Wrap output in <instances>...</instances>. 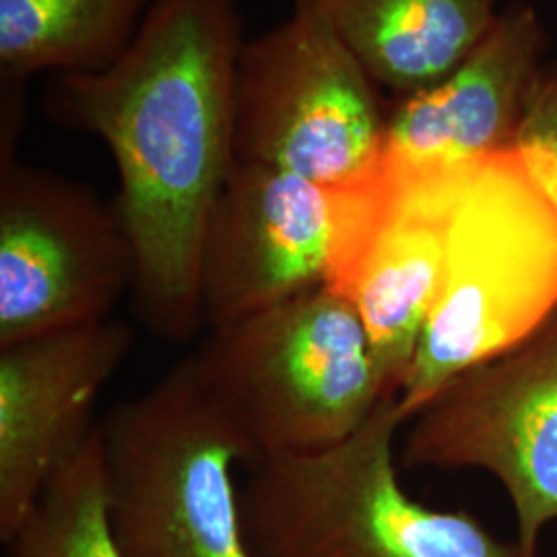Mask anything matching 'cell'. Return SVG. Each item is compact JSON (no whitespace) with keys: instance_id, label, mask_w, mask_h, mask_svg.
<instances>
[{"instance_id":"1","label":"cell","mask_w":557,"mask_h":557,"mask_svg":"<svg viewBox=\"0 0 557 557\" xmlns=\"http://www.w3.org/2000/svg\"><path fill=\"white\" fill-rule=\"evenodd\" d=\"M238 0H156L139 36L100 73L57 75L46 112L100 137L119 170V213L135 248V299L153 335L202 326L200 239L234 156L244 46Z\"/></svg>"},{"instance_id":"2","label":"cell","mask_w":557,"mask_h":557,"mask_svg":"<svg viewBox=\"0 0 557 557\" xmlns=\"http://www.w3.org/2000/svg\"><path fill=\"white\" fill-rule=\"evenodd\" d=\"M398 397L351 438L310 455L250 462L239 485L252 557H522L478 518L411 498L398 481Z\"/></svg>"},{"instance_id":"3","label":"cell","mask_w":557,"mask_h":557,"mask_svg":"<svg viewBox=\"0 0 557 557\" xmlns=\"http://www.w3.org/2000/svg\"><path fill=\"white\" fill-rule=\"evenodd\" d=\"M556 314V213L510 149L475 165L460 193L438 298L398 395L403 421Z\"/></svg>"},{"instance_id":"4","label":"cell","mask_w":557,"mask_h":557,"mask_svg":"<svg viewBox=\"0 0 557 557\" xmlns=\"http://www.w3.org/2000/svg\"><path fill=\"white\" fill-rule=\"evenodd\" d=\"M106 515L120 557H252L234 469L252 444L190 358L100 423Z\"/></svg>"},{"instance_id":"5","label":"cell","mask_w":557,"mask_h":557,"mask_svg":"<svg viewBox=\"0 0 557 557\" xmlns=\"http://www.w3.org/2000/svg\"><path fill=\"white\" fill-rule=\"evenodd\" d=\"M195 376L257 460L351 438L386 395L358 308L329 287L209 331Z\"/></svg>"},{"instance_id":"6","label":"cell","mask_w":557,"mask_h":557,"mask_svg":"<svg viewBox=\"0 0 557 557\" xmlns=\"http://www.w3.org/2000/svg\"><path fill=\"white\" fill-rule=\"evenodd\" d=\"M320 0L244 41L234 87V156L326 188L354 186L386 160L388 108Z\"/></svg>"},{"instance_id":"7","label":"cell","mask_w":557,"mask_h":557,"mask_svg":"<svg viewBox=\"0 0 557 557\" xmlns=\"http://www.w3.org/2000/svg\"><path fill=\"white\" fill-rule=\"evenodd\" d=\"M135 271L119 207L59 172L0 163V347L110 319Z\"/></svg>"},{"instance_id":"8","label":"cell","mask_w":557,"mask_h":557,"mask_svg":"<svg viewBox=\"0 0 557 557\" xmlns=\"http://www.w3.org/2000/svg\"><path fill=\"white\" fill-rule=\"evenodd\" d=\"M407 469H481L517 517L518 549L539 557L557 520V314L533 337L448 382L409 421Z\"/></svg>"},{"instance_id":"9","label":"cell","mask_w":557,"mask_h":557,"mask_svg":"<svg viewBox=\"0 0 557 557\" xmlns=\"http://www.w3.org/2000/svg\"><path fill=\"white\" fill-rule=\"evenodd\" d=\"M370 178L326 188L277 168L236 161L200 239L202 326L221 329L326 287Z\"/></svg>"},{"instance_id":"10","label":"cell","mask_w":557,"mask_h":557,"mask_svg":"<svg viewBox=\"0 0 557 557\" xmlns=\"http://www.w3.org/2000/svg\"><path fill=\"white\" fill-rule=\"evenodd\" d=\"M133 347L106 319L0 347V539L9 545L38 499L94 436V411Z\"/></svg>"},{"instance_id":"11","label":"cell","mask_w":557,"mask_h":557,"mask_svg":"<svg viewBox=\"0 0 557 557\" xmlns=\"http://www.w3.org/2000/svg\"><path fill=\"white\" fill-rule=\"evenodd\" d=\"M475 165H416L386 156L374 211L333 289L358 308L386 395H400L418 354L455 209Z\"/></svg>"},{"instance_id":"12","label":"cell","mask_w":557,"mask_h":557,"mask_svg":"<svg viewBox=\"0 0 557 557\" xmlns=\"http://www.w3.org/2000/svg\"><path fill=\"white\" fill-rule=\"evenodd\" d=\"M545 52L537 9L510 4L446 79L388 108L386 156L416 165H473L515 149Z\"/></svg>"},{"instance_id":"13","label":"cell","mask_w":557,"mask_h":557,"mask_svg":"<svg viewBox=\"0 0 557 557\" xmlns=\"http://www.w3.org/2000/svg\"><path fill=\"white\" fill-rule=\"evenodd\" d=\"M499 0H320L379 87L398 98L446 79L499 17Z\"/></svg>"},{"instance_id":"14","label":"cell","mask_w":557,"mask_h":557,"mask_svg":"<svg viewBox=\"0 0 557 557\" xmlns=\"http://www.w3.org/2000/svg\"><path fill=\"white\" fill-rule=\"evenodd\" d=\"M156 0H0V75L110 69L139 36Z\"/></svg>"},{"instance_id":"15","label":"cell","mask_w":557,"mask_h":557,"mask_svg":"<svg viewBox=\"0 0 557 557\" xmlns=\"http://www.w3.org/2000/svg\"><path fill=\"white\" fill-rule=\"evenodd\" d=\"M7 547L11 557H120L106 515L100 423Z\"/></svg>"},{"instance_id":"16","label":"cell","mask_w":557,"mask_h":557,"mask_svg":"<svg viewBox=\"0 0 557 557\" xmlns=\"http://www.w3.org/2000/svg\"><path fill=\"white\" fill-rule=\"evenodd\" d=\"M515 149L557 218V62L539 73Z\"/></svg>"},{"instance_id":"17","label":"cell","mask_w":557,"mask_h":557,"mask_svg":"<svg viewBox=\"0 0 557 557\" xmlns=\"http://www.w3.org/2000/svg\"><path fill=\"white\" fill-rule=\"evenodd\" d=\"M2 79V116H0V163L15 160V145L25 119L27 81L0 75Z\"/></svg>"}]
</instances>
